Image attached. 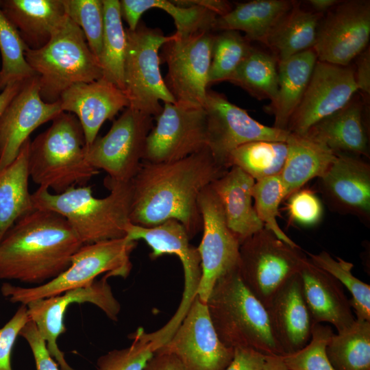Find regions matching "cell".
<instances>
[{"label": "cell", "mask_w": 370, "mask_h": 370, "mask_svg": "<svg viewBox=\"0 0 370 370\" xmlns=\"http://www.w3.org/2000/svg\"><path fill=\"white\" fill-rule=\"evenodd\" d=\"M288 199L290 220L304 227H312L319 223L323 216V205L314 191L299 189Z\"/></svg>", "instance_id": "cell-45"}, {"label": "cell", "mask_w": 370, "mask_h": 370, "mask_svg": "<svg viewBox=\"0 0 370 370\" xmlns=\"http://www.w3.org/2000/svg\"><path fill=\"white\" fill-rule=\"evenodd\" d=\"M156 352L175 356L184 370H224L234 356V349L220 340L207 304L197 295L172 336Z\"/></svg>", "instance_id": "cell-13"}, {"label": "cell", "mask_w": 370, "mask_h": 370, "mask_svg": "<svg viewBox=\"0 0 370 370\" xmlns=\"http://www.w3.org/2000/svg\"><path fill=\"white\" fill-rule=\"evenodd\" d=\"M134 241H144L151 249L149 257L154 260L164 254H174L180 260L184 275V288L181 302L173 317L165 324L174 332L187 313L197 295L201 276V259L197 247L190 244V238L183 225L175 219L145 227L130 223L126 236Z\"/></svg>", "instance_id": "cell-19"}, {"label": "cell", "mask_w": 370, "mask_h": 370, "mask_svg": "<svg viewBox=\"0 0 370 370\" xmlns=\"http://www.w3.org/2000/svg\"><path fill=\"white\" fill-rule=\"evenodd\" d=\"M127 48L124 65V92L129 107L153 118L163 107L160 101L175 104L160 70V49L174 38L158 28L139 22L135 30L125 29Z\"/></svg>", "instance_id": "cell-8"}, {"label": "cell", "mask_w": 370, "mask_h": 370, "mask_svg": "<svg viewBox=\"0 0 370 370\" xmlns=\"http://www.w3.org/2000/svg\"><path fill=\"white\" fill-rule=\"evenodd\" d=\"M212 32H199L174 38L162 47V56L168 71L165 84L175 104L204 107L214 39Z\"/></svg>", "instance_id": "cell-11"}, {"label": "cell", "mask_w": 370, "mask_h": 370, "mask_svg": "<svg viewBox=\"0 0 370 370\" xmlns=\"http://www.w3.org/2000/svg\"><path fill=\"white\" fill-rule=\"evenodd\" d=\"M143 370H184L177 358L168 353L156 352Z\"/></svg>", "instance_id": "cell-50"}, {"label": "cell", "mask_w": 370, "mask_h": 370, "mask_svg": "<svg viewBox=\"0 0 370 370\" xmlns=\"http://www.w3.org/2000/svg\"><path fill=\"white\" fill-rule=\"evenodd\" d=\"M153 117L127 107L114 121L108 132L86 146L85 158L94 168L102 169L110 179L130 182L143 160L146 140Z\"/></svg>", "instance_id": "cell-10"}, {"label": "cell", "mask_w": 370, "mask_h": 370, "mask_svg": "<svg viewBox=\"0 0 370 370\" xmlns=\"http://www.w3.org/2000/svg\"><path fill=\"white\" fill-rule=\"evenodd\" d=\"M19 336L27 342L31 349L36 370H60V367L49 354L44 339L32 320L22 328Z\"/></svg>", "instance_id": "cell-47"}, {"label": "cell", "mask_w": 370, "mask_h": 370, "mask_svg": "<svg viewBox=\"0 0 370 370\" xmlns=\"http://www.w3.org/2000/svg\"><path fill=\"white\" fill-rule=\"evenodd\" d=\"M294 1L253 0L238 3L226 14L218 16L213 30L242 31L249 41L266 45L271 32L292 8Z\"/></svg>", "instance_id": "cell-30"}, {"label": "cell", "mask_w": 370, "mask_h": 370, "mask_svg": "<svg viewBox=\"0 0 370 370\" xmlns=\"http://www.w3.org/2000/svg\"><path fill=\"white\" fill-rule=\"evenodd\" d=\"M357 92L353 67L317 60L287 130L306 135L314 124L345 107Z\"/></svg>", "instance_id": "cell-18"}, {"label": "cell", "mask_w": 370, "mask_h": 370, "mask_svg": "<svg viewBox=\"0 0 370 370\" xmlns=\"http://www.w3.org/2000/svg\"><path fill=\"white\" fill-rule=\"evenodd\" d=\"M307 254L314 265L331 274L349 291V304L354 310L356 319L370 321V286L353 275V264L339 257L334 259L325 251L317 254Z\"/></svg>", "instance_id": "cell-39"}, {"label": "cell", "mask_w": 370, "mask_h": 370, "mask_svg": "<svg viewBox=\"0 0 370 370\" xmlns=\"http://www.w3.org/2000/svg\"><path fill=\"white\" fill-rule=\"evenodd\" d=\"M149 133L143 162H169L185 158L207 147L204 108L164 103Z\"/></svg>", "instance_id": "cell-14"}, {"label": "cell", "mask_w": 370, "mask_h": 370, "mask_svg": "<svg viewBox=\"0 0 370 370\" xmlns=\"http://www.w3.org/2000/svg\"><path fill=\"white\" fill-rule=\"evenodd\" d=\"M370 38V1L340 2L322 17L313 50L321 62L347 66L366 48Z\"/></svg>", "instance_id": "cell-16"}, {"label": "cell", "mask_w": 370, "mask_h": 370, "mask_svg": "<svg viewBox=\"0 0 370 370\" xmlns=\"http://www.w3.org/2000/svg\"><path fill=\"white\" fill-rule=\"evenodd\" d=\"M325 351L335 370H370V321L356 319L333 334Z\"/></svg>", "instance_id": "cell-35"}, {"label": "cell", "mask_w": 370, "mask_h": 370, "mask_svg": "<svg viewBox=\"0 0 370 370\" xmlns=\"http://www.w3.org/2000/svg\"><path fill=\"white\" fill-rule=\"evenodd\" d=\"M238 267L219 278L206 302L219 338L233 349L249 347L264 356L284 355L267 308L245 285Z\"/></svg>", "instance_id": "cell-4"}, {"label": "cell", "mask_w": 370, "mask_h": 370, "mask_svg": "<svg viewBox=\"0 0 370 370\" xmlns=\"http://www.w3.org/2000/svg\"><path fill=\"white\" fill-rule=\"evenodd\" d=\"M27 49L17 29L0 8V92L10 84L25 82L36 75L25 59Z\"/></svg>", "instance_id": "cell-38"}, {"label": "cell", "mask_w": 370, "mask_h": 370, "mask_svg": "<svg viewBox=\"0 0 370 370\" xmlns=\"http://www.w3.org/2000/svg\"><path fill=\"white\" fill-rule=\"evenodd\" d=\"M262 370H290L284 364L282 356H266Z\"/></svg>", "instance_id": "cell-53"}, {"label": "cell", "mask_w": 370, "mask_h": 370, "mask_svg": "<svg viewBox=\"0 0 370 370\" xmlns=\"http://www.w3.org/2000/svg\"><path fill=\"white\" fill-rule=\"evenodd\" d=\"M323 14L307 11L294 1L269 36L266 46L278 62L313 49Z\"/></svg>", "instance_id": "cell-32"}, {"label": "cell", "mask_w": 370, "mask_h": 370, "mask_svg": "<svg viewBox=\"0 0 370 370\" xmlns=\"http://www.w3.org/2000/svg\"><path fill=\"white\" fill-rule=\"evenodd\" d=\"M104 185L110 194L103 198L95 197L90 186H82L60 194L38 187L32 200L35 208L52 210L65 218L83 245L125 237L130 223L131 182L106 177Z\"/></svg>", "instance_id": "cell-3"}, {"label": "cell", "mask_w": 370, "mask_h": 370, "mask_svg": "<svg viewBox=\"0 0 370 370\" xmlns=\"http://www.w3.org/2000/svg\"><path fill=\"white\" fill-rule=\"evenodd\" d=\"M62 3L66 15L83 31L90 49L99 61L104 21L102 0H62Z\"/></svg>", "instance_id": "cell-42"}, {"label": "cell", "mask_w": 370, "mask_h": 370, "mask_svg": "<svg viewBox=\"0 0 370 370\" xmlns=\"http://www.w3.org/2000/svg\"><path fill=\"white\" fill-rule=\"evenodd\" d=\"M103 32L100 56L103 77L124 90V65L127 48L120 1L102 0Z\"/></svg>", "instance_id": "cell-34"}, {"label": "cell", "mask_w": 370, "mask_h": 370, "mask_svg": "<svg viewBox=\"0 0 370 370\" xmlns=\"http://www.w3.org/2000/svg\"><path fill=\"white\" fill-rule=\"evenodd\" d=\"M299 274L313 324L329 323L341 332L355 321L343 286L334 276L306 258Z\"/></svg>", "instance_id": "cell-24"}, {"label": "cell", "mask_w": 370, "mask_h": 370, "mask_svg": "<svg viewBox=\"0 0 370 370\" xmlns=\"http://www.w3.org/2000/svg\"><path fill=\"white\" fill-rule=\"evenodd\" d=\"M306 258L300 247L289 245L264 227L240 245L238 271L267 308L280 287L300 272Z\"/></svg>", "instance_id": "cell-9"}, {"label": "cell", "mask_w": 370, "mask_h": 370, "mask_svg": "<svg viewBox=\"0 0 370 370\" xmlns=\"http://www.w3.org/2000/svg\"><path fill=\"white\" fill-rule=\"evenodd\" d=\"M317 60L314 51L310 49L278 62L277 95L266 108L268 113L274 115L273 127L287 130L289 120L304 95Z\"/></svg>", "instance_id": "cell-29"}, {"label": "cell", "mask_w": 370, "mask_h": 370, "mask_svg": "<svg viewBox=\"0 0 370 370\" xmlns=\"http://www.w3.org/2000/svg\"><path fill=\"white\" fill-rule=\"evenodd\" d=\"M86 139L77 116L61 112L51 126L31 141L28 151L29 177L39 187L60 194L86 186L99 173L86 160Z\"/></svg>", "instance_id": "cell-5"}, {"label": "cell", "mask_w": 370, "mask_h": 370, "mask_svg": "<svg viewBox=\"0 0 370 370\" xmlns=\"http://www.w3.org/2000/svg\"><path fill=\"white\" fill-rule=\"evenodd\" d=\"M286 154V142L253 141L243 144L231 152L227 167L237 166L256 182L280 175Z\"/></svg>", "instance_id": "cell-37"}, {"label": "cell", "mask_w": 370, "mask_h": 370, "mask_svg": "<svg viewBox=\"0 0 370 370\" xmlns=\"http://www.w3.org/2000/svg\"><path fill=\"white\" fill-rule=\"evenodd\" d=\"M333 334L332 329L328 325L313 324L308 343L297 352L282 356L287 368L290 370H335L325 351Z\"/></svg>", "instance_id": "cell-43"}, {"label": "cell", "mask_w": 370, "mask_h": 370, "mask_svg": "<svg viewBox=\"0 0 370 370\" xmlns=\"http://www.w3.org/2000/svg\"><path fill=\"white\" fill-rule=\"evenodd\" d=\"M109 278L105 274L102 279L95 280L88 286L58 295L32 301L26 305L30 320L36 324L49 354L61 370H76L68 364L57 343L59 336L66 330L64 318L70 304L84 302L93 304L109 319L117 321L121 305L108 282Z\"/></svg>", "instance_id": "cell-15"}, {"label": "cell", "mask_w": 370, "mask_h": 370, "mask_svg": "<svg viewBox=\"0 0 370 370\" xmlns=\"http://www.w3.org/2000/svg\"><path fill=\"white\" fill-rule=\"evenodd\" d=\"M228 169L217 162L208 147L176 161L142 162L130 182V223L151 227L175 219L191 239L202 230L201 193Z\"/></svg>", "instance_id": "cell-1"}, {"label": "cell", "mask_w": 370, "mask_h": 370, "mask_svg": "<svg viewBox=\"0 0 370 370\" xmlns=\"http://www.w3.org/2000/svg\"><path fill=\"white\" fill-rule=\"evenodd\" d=\"M336 156L327 172L319 178V191L332 211L355 216L369 227L370 164L360 157Z\"/></svg>", "instance_id": "cell-21"}, {"label": "cell", "mask_w": 370, "mask_h": 370, "mask_svg": "<svg viewBox=\"0 0 370 370\" xmlns=\"http://www.w3.org/2000/svg\"><path fill=\"white\" fill-rule=\"evenodd\" d=\"M227 81L257 99H269L271 103L278 88V61L272 54L252 47Z\"/></svg>", "instance_id": "cell-36"}, {"label": "cell", "mask_w": 370, "mask_h": 370, "mask_svg": "<svg viewBox=\"0 0 370 370\" xmlns=\"http://www.w3.org/2000/svg\"><path fill=\"white\" fill-rule=\"evenodd\" d=\"M39 91L35 75L25 81L0 117V172L15 160L33 131L62 112L59 101L46 103Z\"/></svg>", "instance_id": "cell-20"}, {"label": "cell", "mask_w": 370, "mask_h": 370, "mask_svg": "<svg viewBox=\"0 0 370 370\" xmlns=\"http://www.w3.org/2000/svg\"><path fill=\"white\" fill-rule=\"evenodd\" d=\"M176 4L182 6L197 5L206 8L218 16H221L232 10L231 3L222 0H175Z\"/></svg>", "instance_id": "cell-51"}, {"label": "cell", "mask_w": 370, "mask_h": 370, "mask_svg": "<svg viewBox=\"0 0 370 370\" xmlns=\"http://www.w3.org/2000/svg\"><path fill=\"white\" fill-rule=\"evenodd\" d=\"M30 143L27 139L15 160L0 172V242L17 220L35 209L28 188Z\"/></svg>", "instance_id": "cell-31"}, {"label": "cell", "mask_w": 370, "mask_h": 370, "mask_svg": "<svg viewBox=\"0 0 370 370\" xmlns=\"http://www.w3.org/2000/svg\"><path fill=\"white\" fill-rule=\"evenodd\" d=\"M25 57L38 77L40 96L46 103L59 101L62 93L75 84L103 77L100 62L83 31L67 16L44 47L28 48Z\"/></svg>", "instance_id": "cell-6"}, {"label": "cell", "mask_w": 370, "mask_h": 370, "mask_svg": "<svg viewBox=\"0 0 370 370\" xmlns=\"http://www.w3.org/2000/svg\"><path fill=\"white\" fill-rule=\"evenodd\" d=\"M198 202L203 236L197 247L201 276L197 295L206 303L219 278L238 266L240 243L227 227L221 203L210 184L201 193Z\"/></svg>", "instance_id": "cell-17"}, {"label": "cell", "mask_w": 370, "mask_h": 370, "mask_svg": "<svg viewBox=\"0 0 370 370\" xmlns=\"http://www.w3.org/2000/svg\"><path fill=\"white\" fill-rule=\"evenodd\" d=\"M0 8L30 49L44 47L66 16L62 0H0Z\"/></svg>", "instance_id": "cell-27"}, {"label": "cell", "mask_w": 370, "mask_h": 370, "mask_svg": "<svg viewBox=\"0 0 370 370\" xmlns=\"http://www.w3.org/2000/svg\"><path fill=\"white\" fill-rule=\"evenodd\" d=\"M204 108L207 147L217 162L226 169L230 154L239 146L258 140L286 142L290 134L259 123L223 94L213 90H208Z\"/></svg>", "instance_id": "cell-12"}, {"label": "cell", "mask_w": 370, "mask_h": 370, "mask_svg": "<svg viewBox=\"0 0 370 370\" xmlns=\"http://www.w3.org/2000/svg\"><path fill=\"white\" fill-rule=\"evenodd\" d=\"M306 135L325 145L335 155L369 158V129L362 104L354 99L312 126Z\"/></svg>", "instance_id": "cell-26"}, {"label": "cell", "mask_w": 370, "mask_h": 370, "mask_svg": "<svg viewBox=\"0 0 370 370\" xmlns=\"http://www.w3.org/2000/svg\"><path fill=\"white\" fill-rule=\"evenodd\" d=\"M25 82H16L8 84L0 92V117L11 100L20 91Z\"/></svg>", "instance_id": "cell-52"}, {"label": "cell", "mask_w": 370, "mask_h": 370, "mask_svg": "<svg viewBox=\"0 0 370 370\" xmlns=\"http://www.w3.org/2000/svg\"><path fill=\"white\" fill-rule=\"evenodd\" d=\"M29 320L27 306L21 304L12 318L0 328V370H12V348L21 330Z\"/></svg>", "instance_id": "cell-46"}, {"label": "cell", "mask_w": 370, "mask_h": 370, "mask_svg": "<svg viewBox=\"0 0 370 370\" xmlns=\"http://www.w3.org/2000/svg\"><path fill=\"white\" fill-rule=\"evenodd\" d=\"M138 328L130 337L132 344L123 349H113L101 356L97 361L98 370H143L154 354L153 344Z\"/></svg>", "instance_id": "cell-44"}, {"label": "cell", "mask_w": 370, "mask_h": 370, "mask_svg": "<svg viewBox=\"0 0 370 370\" xmlns=\"http://www.w3.org/2000/svg\"><path fill=\"white\" fill-rule=\"evenodd\" d=\"M309 5L316 11L315 12L323 14L328 12L340 1L337 0H309L307 1Z\"/></svg>", "instance_id": "cell-54"}, {"label": "cell", "mask_w": 370, "mask_h": 370, "mask_svg": "<svg viewBox=\"0 0 370 370\" xmlns=\"http://www.w3.org/2000/svg\"><path fill=\"white\" fill-rule=\"evenodd\" d=\"M137 241L126 236L83 245L72 256L70 266L54 279L33 287L3 283L1 292L12 303L27 305L32 301L58 295L88 286L102 274L127 278L132 264L130 255Z\"/></svg>", "instance_id": "cell-7"}, {"label": "cell", "mask_w": 370, "mask_h": 370, "mask_svg": "<svg viewBox=\"0 0 370 370\" xmlns=\"http://www.w3.org/2000/svg\"><path fill=\"white\" fill-rule=\"evenodd\" d=\"M267 310L275 338L285 354L297 352L308 343L313 323L299 273L280 287Z\"/></svg>", "instance_id": "cell-23"}, {"label": "cell", "mask_w": 370, "mask_h": 370, "mask_svg": "<svg viewBox=\"0 0 370 370\" xmlns=\"http://www.w3.org/2000/svg\"><path fill=\"white\" fill-rule=\"evenodd\" d=\"M59 101L63 112L75 114L79 121L86 146L95 141L106 121L129 107L124 91L103 77L71 86L62 93Z\"/></svg>", "instance_id": "cell-22"}, {"label": "cell", "mask_w": 370, "mask_h": 370, "mask_svg": "<svg viewBox=\"0 0 370 370\" xmlns=\"http://www.w3.org/2000/svg\"><path fill=\"white\" fill-rule=\"evenodd\" d=\"M255 182L241 169L231 166L210 184L221 203L227 227L240 245L264 227L252 206Z\"/></svg>", "instance_id": "cell-25"}, {"label": "cell", "mask_w": 370, "mask_h": 370, "mask_svg": "<svg viewBox=\"0 0 370 370\" xmlns=\"http://www.w3.org/2000/svg\"><path fill=\"white\" fill-rule=\"evenodd\" d=\"M286 143V158L279 175L284 199L312 179L322 177L336 158L328 147L306 135L290 132Z\"/></svg>", "instance_id": "cell-28"}, {"label": "cell", "mask_w": 370, "mask_h": 370, "mask_svg": "<svg viewBox=\"0 0 370 370\" xmlns=\"http://www.w3.org/2000/svg\"><path fill=\"white\" fill-rule=\"evenodd\" d=\"M266 356L249 347H236L234 356L224 370H262Z\"/></svg>", "instance_id": "cell-48"}, {"label": "cell", "mask_w": 370, "mask_h": 370, "mask_svg": "<svg viewBox=\"0 0 370 370\" xmlns=\"http://www.w3.org/2000/svg\"><path fill=\"white\" fill-rule=\"evenodd\" d=\"M82 245L62 215L35 208L0 242V279L42 284L64 272Z\"/></svg>", "instance_id": "cell-2"}, {"label": "cell", "mask_w": 370, "mask_h": 370, "mask_svg": "<svg viewBox=\"0 0 370 370\" xmlns=\"http://www.w3.org/2000/svg\"><path fill=\"white\" fill-rule=\"evenodd\" d=\"M255 211L264 227L279 239L293 247H299L280 228L277 217L279 206L284 199V189L279 175L256 181L252 188Z\"/></svg>", "instance_id": "cell-41"}, {"label": "cell", "mask_w": 370, "mask_h": 370, "mask_svg": "<svg viewBox=\"0 0 370 370\" xmlns=\"http://www.w3.org/2000/svg\"><path fill=\"white\" fill-rule=\"evenodd\" d=\"M356 68L354 69L355 80L358 91L365 96L370 95V51L366 48L357 57Z\"/></svg>", "instance_id": "cell-49"}, {"label": "cell", "mask_w": 370, "mask_h": 370, "mask_svg": "<svg viewBox=\"0 0 370 370\" xmlns=\"http://www.w3.org/2000/svg\"><path fill=\"white\" fill-rule=\"evenodd\" d=\"M239 32L222 31L214 36L208 84L227 81L252 49Z\"/></svg>", "instance_id": "cell-40"}, {"label": "cell", "mask_w": 370, "mask_h": 370, "mask_svg": "<svg viewBox=\"0 0 370 370\" xmlns=\"http://www.w3.org/2000/svg\"><path fill=\"white\" fill-rule=\"evenodd\" d=\"M121 14L128 25V29L137 27L143 14L151 8H158L169 14L176 26L175 34L188 36L199 32L214 31L218 16L213 12L197 5L182 6L168 0H121Z\"/></svg>", "instance_id": "cell-33"}]
</instances>
